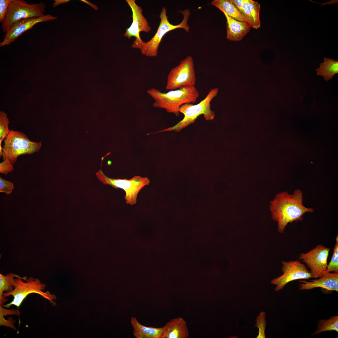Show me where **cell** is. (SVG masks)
<instances>
[{"mask_svg":"<svg viewBox=\"0 0 338 338\" xmlns=\"http://www.w3.org/2000/svg\"><path fill=\"white\" fill-rule=\"evenodd\" d=\"M303 201V192L299 189L292 194L284 191L275 196L270 202L269 209L272 218L277 223L279 233H283L288 223L301 221L305 213L314 212L313 208L305 207Z\"/></svg>","mask_w":338,"mask_h":338,"instance_id":"1","label":"cell"},{"mask_svg":"<svg viewBox=\"0 0 338 338\" xmlns=\"http://www.w3.org/2000/svg\"><path fill=\"white\" fill-rule=\"evenodd\" d=\"M146 92L153 99L154 107L165 109L167 112L173 113L176 116L179 115V109L182 105L195 103L199 96L195 86L182 87L166 93L152 88L148 90Z\"/></svg>","mask_w":338,"mask_h":338,"instance_id":"2","label":"cell"},{"mask_svg":"<svg viewBox=\"0 0 338 338\" xmlns=\"http://www.w3.org/2000/svg\"><path fill=\"white\" fill-rule=\"evenodd\" d=\"M183 16L182 21L178 25H174L170 23L166 15V9L164 7L162 8L160 15V22L157 31L152 38L147 42L141 43L133 42L131 45L133 48L140 50L142 54L149 57L157 55L159 45L164 35L168 32L177 29L182 28L188 32L190 29L187 22L191 15L188 9L180 11Z\"/></svg>","mask_w":338,"mask_h":338,"instance_id":"3","label":"cell"},{"mask_svg":"<svg viewBox=\"0 0 338 338\" xmlns=\"http://www.w3.org/2000/svg\"><path fill=\"white\" fill-rule=\"evenodd\" d=\"M218 90L217 88L211 90L206 97L197 104L194 105L189 103L182 105L179 108V112L184 115L183 119L172 127L155 133L172 131L178 132L189 125L194 123L197 118L201 115H203L207 120H213L215 114L211 110L210 102L217 95Z\"/></svg>","mask_w":338,"mask_h":338,"instance_id":"4","label":"cell"},{"mask_svg":"<svg viewBox=\"0 0 338 338\" xmlns=\"http://www.w3.org/2000/svg\"><path fill=\"white\" fill-rule=\"evenodd\" d=\"M4 142L3 160H7L12 164L15 163L19 156L37 152L42 146L41 142L31 141L24 133L13 130L4 139Z\"/></svg>","mask_w":338,"mask_h":338,"instance_id":"5","label":"cell"},{"mask_svg":"<svg viewBox=\"0 0 338 338\" xmlns=\"http://www.w3.org/2000/svg\"><path fill=\"white\" fill-rule=\"evenodd\" d=\"M15 282V287L12 291L3 294L4 298L13 296V300L3 306L8 308L13 305L18 307L27 295L33 293L40 294L49 300L53 305H55L53 300L56 299V296L49 291L44 292L46 286L45 284L42 283L39 279L31 277L27 278L26 277H20L16 278Z\"/></svg>","mask_w":338,"mask_h":338,"instance_id":"6","label":"cell"},{"mask_svg":"<svg viewBox=\"0 0 338 338\" xmlns=\"http://www.w3.org/2000/svg\"><path fill=\"white\" fill-rule=\"evenodd\" d=\"M45 8V4L42 2L29 4L23 0H11L1 23L3 32L6 33L12 25L18 20L44 16Z\"/></svg>","mask_w":338,"mask_h":338,"instance_id":"7","label":"cell"},{"mask_svg":"<svg viewBox=\"0 0 338 338\" xmlns=\"http://www.w3.org/2000/svg\"><path fill=\"white\" fill-rule=\"evenodd\" d=\"M96 175L104 184L109 185L115 188L123 189L125 193V199L126 203L131 205L136 203L139 192L150 183V180L147 177L139 176H135L130 179L110 178L104 174L101 169L96 173Z\"/></svg>","mask_w":338,"mask_h":338,"instance_id":"8","label":"cell"},{"mask_svg":"<svg viewBox=\"0 0 338 338\" xmlns=\"http://www.w3.org/2000/svg\"><path fill=\"white\" fill-rule=\"evenodd\" d=\"M196 80L193 59L188 56L170 70L167 77L166 89L174 90L194 86Z\"/></svg>","mask_w":338,"mask_h":338,"instance_id":"9","label":"cell"},{"mask_svg":"<svg viewBox=\"0 0 338 338\" xmlns=\"http://www.w3.org/2000/svg\"><path fill=\"white\" fill-rule=\"evenodd\" d=\"M282 263L283 274L271 281V284L276 285L274 289L275 291L282 289L288 283L292 281L312 278L305 265L300 261H283Z\"/></svg>","mask_w":338,"mask_h":338,"instance_id":"10","label":"cell"},{"mask_svg":"<svg viewBox=\"0 0 338 338\" xmlns=\"http://www.w3.org/2000/svg\"><path fill=\"white\" fill-rule=\"evenodd\" d=\"M330 250V248L319 245L308 252L300 254L299 259L310 269L312 278H318L328 272L327 259Z\"/></svg>","mask_w":338,"mask_h":338,"instance_id":"11","label":"cell"},{"mask_svg":"<svg viewBox=\"0 0 338 338\" xmlns=\"http://www.w3.org/2000/svg\"><path fill=\"white\" fill-rule=\"evenodd\" d=\"M57 17L50 14L43 16L23 18L14 23L6 33L3 41L0 43V47L10 45L13 43L24 33L32 28L37 23L54 20Z\"/></svg>","mask_w":338,"mask_h":338,"instance_id":"12","label":"cell"},{"mask_svg":"<svg viewBox=\"0 0 338 338\" xmlns=\"http://www.w3.org/2000/svg\"><path fill=\"white\" fill-rule=\"evenodd\" d=\"M125 1L131 10L133 20L130 26L126 29L124 36L129 39L131 37H134L136 39L134 42L141 43L143 41L140 37V33H149L151 30V27L147 19L143 14L142 9L136 3V1L126 0Z\"/></svg>","mask_w":338,"mask_h":338,"instance_id":"13","label":"cell"},{"mask_svg":"<svg viewBox=\"0 0 338 338\" xmlns=\"http://www.w3.org/2000/svg\"><path fill=\"white\" fill-rule=\"evenodd\" d=\"M318 278L309 281L300 280L299 289L308 290L320 288L329 291L338 292V273L328 272Z\"/></svg>","mask_w":338,"mask_h":338,"instance_id":"14","label":"cell"},{"mask_svg":"<svg viewBox=\"0 0 338 338\" xmlns=\"http://www.w3.org/2000/svg\"><path fill=\"white\" fill-rule=\"evenodd\" d=\"M227 20V37L233 41L241 40L249 32L250 26L246 22L238 21L223 12Z\"/></svg>","mask_w":338,"mask_h":338,"instance_id":"15","label":"cell"},{"mask_svg":"<svg viewBox=\"0 0 338 338\" xmlns=\"http://www.w3.org/2000/svg\"><path fill=\"white\" fill-rule=\"evenodd\" d=\"M131 324L133 329V334L136 338H163L165 326L160 328L147 327L140 324L135 317H131Z\"/></svg>","mask_w":338,"mask_h":338,"instance_id":"16","label":"cell"},{"mask_svg":"<svg viewBox=\"0 0 338 338\" xmlns=\"http://www.w3.org/2000/svg\"><path fill=\"white\" fill-rule=\"evenodd\" d=\"M163 338H187L189 336L186 321L182 317L171 319L165 326Z\"/></svg>","mask_w":338,"mask_h":338,"instance_id":"17","label":"cell"},{"mask_svg":"<svg viewBox=\"0 0 338 338\" xmlns=\"http://www.w3.org/2000/svg\"><path fill=\"white\" fill-rule=\"evenodd\" d=\"M260 4L257 2L250 0L244 8L243 15L246 22L250 27L257 29L260 26L259 18Z\"/></svg>","mask_w":338,"mask_h":338,"instance_id":"18","label":"cell"},{"mask_svg":"<svg viewBox=\"0 0 338 338\" xmlns=\"http://www.w3.org/2000/svg\"><path fill=\"white\" fill-rule=\"evenodd\" d=\"M211 4L225 13L229 17L238 21L246 22L244 16L230 0H214Z\"/></svg>","mask_w":338,"mask_h":338,"instance_id":"19","label":"cell"},{"mask_svg":"<svg viewBox=\"0 0 338 338\" xmlns=\"http://www.w3.org/2000/svg\"><path fill=\"white\" fill-rule=\"evenodd\" d=\"M317 75L323 77L326 81L331 79L338 73V61L329 58L324 57V62L316 69Z\"/></svg>","mask_w":338,"mask_h":338,"instance_id":"20","label":"cell"},{"mask_svg":"<svg viewBox=\"0 0 338 338\" xmlns=\"http://www.w3.org/2000/svg\"><path fill=\"white\" fill-rule=\"evenodd\" d=\"M20 277L13 273L8 274L6 275L0 274V305L2 306L7 301V299L3 297L4 292L12 291L16 285V278Z\"/></svg>","mask_w":338,"mask_h":338,"instance_id":"21","label":"cell"},{"mask_svg":"<svg viewBox=\"0 0 338 338\" xmlns=\"http://www.w3.org/2000/svg\"><path fill=\"white\" fill-rule=\"evenodd\" d=\"M338 332V316H331L327 319L320 320L317 323V329L312 335H318L327 331Z\"/></svg>","mask_w":338,"mask_h":338,"instance_id":"22","label":"cell"},{"mask_svg":"<svg viewBox=\"0 0 338 338\" xmlns=\"http://www.w3.org/2000/svg\"><path fill=\"white\" fill-rule=\"evenodd\" d=\"M9 120L7 114L3 111L0 112V156H2L3 148L1 144L3 141L10 132L9 129Z\"/></svg>","mask_w":338,"mask_h":338,"instance_id":"23","label":"cell"},{"mask_svg":"<svg viewBox=\"0 0 338 338\" xmlns=\"http://www.w3.org/2000/svg\"><path fill=\"white\" fill-rule=\"evenodd\" d=\"M336 243L333 248L332 256L329 264L327 271L329 272L338 273V236L336 237Z\"/></svg>","mask_w":338,"mask_h":338,"instance_id":"24","label":"cell"},{"mask_svg":"<svg viewBox=\"0 0 338 338\" xmlns=\"http://www.w3.org/2000/svg\"><path fill=\"white\" fill-rule=\"evenodd\" d=\"M265 315V313L264 311L262 312L259 314L256 320L255 327H258L259 330L257 338H265V330L267 325Z\"/></svg>","mask_w":338,"mask_h":338,"instance_id":"25","label":"cell"},{"mask_svg":"<svg viewBox=\"0 0 338 338\" xmlns=\"http://www.w3.org/2000/svg\"><path fill=\"white\" fill-rule=\"evenodd\" d=\"M13 182L0 177V192L5 193L7 195L10 194L14 189Z\"/></svg>","mask_w":338,"mask_h":338,"instance_id":"26","label":"cell"},{"mask_svg":"<svg viewBox=\"0 0 338 338\" xmlns=\"http://www.w3.org/2000/svg\"><path fill=\"white\" fill-rule=\"evenodd\" d=\"M13 169V164L7 160H3L0 163V172L2 174L7 175Z\"/></svg>","mask_w":338,"mask_h":338,"instance_id":"27","label":"cell"},{"mask_svg":"<svg viewBox=\"0 0 338 338\" xmlns=\"http://www.w3.org/2000/svg\"><path fill=\"white\" fill-rule=\"evenodd\" d=\"M11 0H0V23H2Z\"/></svg>","mask_w":338,"mask_h":338,"instance_id":"28","label":"cell"},{"mask_svg":"<svg viewBox=\"0 0 338 338\" xmlns=\"http://www.w3.org/2000/svg\"><path fill=\"white\" fill-rule=\"evenodd\" d=\"M230 0L242 15L244 8L248 4L250 1V0Z\"/></svg>","mask_w":338,"mask_h":338,"instance_id":"29","label":"cell"},{"mask_svg":"<svg viewBox=\"0 0 338 338\" xmlns=\"http://www.w3.org/2000/svg\"><path fill=\"white\" fill-rule=\"evenodd\" d=\"M55 1L54 3L53 4V6L54 7H56L57 5H59L60 4L67 2L69 1V0H55Z\"/></svg>","mask_w":338,"mask_h":338,"instance_id":"30","label":"cell"},{"mask_svg":"<svg viewBox=\"0 0 338 338\" xmlns=\"http://www.w3.org/2000/svg\"><path fill=\"white\" fill-rule=\"evenodd\" d=\"M80 1H82L83 2H84L85 3H87V4L89 5L91 7H92L93 8H94L95 10H98V7H97V6H96V5H95V4H94L92 3H91L90 2L88 1H87V0H81Z\"/></svg>","mask_w":338,"mask_h":338,"instance_id":"31","label":"cell"}]
</instances>
